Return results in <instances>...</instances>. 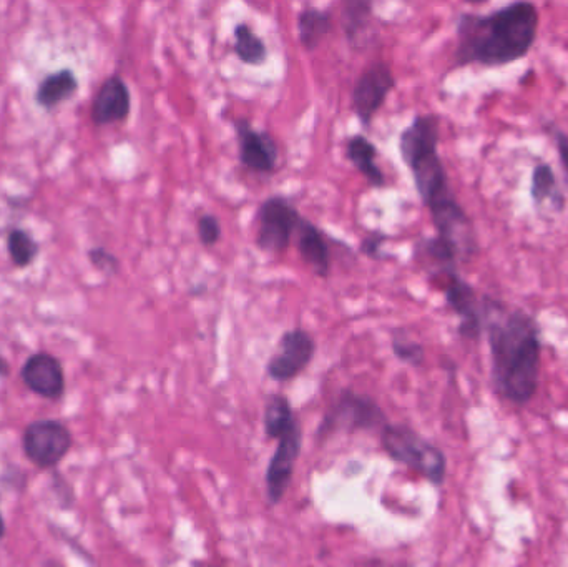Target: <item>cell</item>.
<instances>
[{
	"instance_id": "11",
	"label": "cell",
	"mask_w": 568,
	"mask_h": 567,
	"mask_svg": "<svg viewBox=\"0 0 568 567\" xmlns=\"http://www.w3.org/2000/svg\"><path fill=\"white\" fill-rule=\"evenodd\" d=\"M233 129L241 167L248 172L273 175L280 162V147L275 137L265 130L255 129L248 119L233 120Z\"/></svg>"
},
{
	"instance_id": "24",
	"label": "cell",
	"mask_w": 568,
	"mask_h": 567,
	"mask_svg": "<svg viewBox=\"0 0 568 567\" xmlns=\"http://www.w3.org/2000/svg\"><path fill=\"white\" fill-rule=\"evenodd\" d=\"M392 353L397 360L411 366H421L426 360V350L421 343L409 340L406 335H394L391 343Z\"/></svg>"
},
{
	"instance_id": "16",
	"label": "cell",
	"mask_w": 568,
	"mask_h": 567,
	"mask_svg": "<svg viewBox=\"0 0 568 567\" xmlns=\"http://www.w3.org/2000/svg\"><path fill=\"white\" fill-rule=\"evenodd\" d=\"M374 2L346 0L341 10V27L348 44L354 50H363L373 42Z\"/></svg>"
},
{
	"instance_id": "18",
	"label": "cell",
	"mask_w": 568,
	"mask_h": 567,
	"mask_svg": "<svg viewBox=\"0 0 568 567\" xmlns=\"http://www.w3.org/2000/svg\"><path fill=\"white\" fill-rule=\"evenodd\" d=\"M346 157L353 167L368 180L369 185L374 188L386 187V175L376 163L378 148L366 135H353L346 143Z\"/></svg>"
},
{
	"instance_id": "21",
	"label": "cell",
	"mask_w": 568,
	"mask_h": 567,
	"mask_svg": "<svg viewBox=\"0 0 568 567\" xmlns=\"http://www.w3.org/2000/svg\"><path fill=\"white\" fill-rule=\"evenodd\" d=\"M233 52L236 59L241 64L250 65V67H260L266 64V60L270 57V50L265 40L251 29L248 22H238L233 30Z\"/></svg>"
},
{
	"instance_id": "32",
	"label": "cell",
	"mask_w": 568,
	"mask_h": 567,
	"mask_svg": "<svg viewBox=\"0 0 568 567\" xmlns=\"http://www.w3.org/2000/svg\"><path fill=\"white\" fill-rule=\"evenodd\" d=\"M206 567H215V566H206Z\"/></svg>"
},
{
	"instance_id": "27",
	"label": "cell",
	"mask_w": 568,
	"mask_h": 567,
	"mask_svg": "<svg viewBox=\"0 0 568 567\" xmlns=\"http://www.w3.org/2000/svg\"><path fill=\"white\" fill-rule=\"evenodd\" d=\"M389 240L386 233L373 232L366 235V237L361 240V245H359V253L368 257L369 260H374V262H384V260H389V255L384 253L382 247L384 243Z\"/></svg>"
},
{
	"instance_id": "22",
	"label": "cell",
	"mask_w": 568,
	"mask_h": 567,
	"mask_svg": "<svg viewBox=\"0 0 568 567\" xmlns=\"http://www.w3.org/2000/svg\"><path fill=\"white\" fill-rule=\"evenodd\" d=\"M296 418L289 400L283 395H271L265 408V433L268 438L280 439L281 434L293 425Z\"/></svg>"
},
{
	"instance_id": "31",
	"label": "cell",
	"mask_w": 568,
	"mask_h": 567,
	"mask_svg": "<svg viewBox=\"0 0 568 567\" xmlns=\"http://www.w3.org/2000/svg\"><path fill=\"white\" fill-rule=\"evenodd\" d=\"M44 567H65L64 564H60L59 561H54V559H52V561H47V563L44 564Z\"/></svg>"
},
{
	"instance_id": "26",
	"label": "cell",
	"mask_w": 568,
	"mask_h": 567,
	"mask_svg": "<svg viewBox=\"0 0 568 567\" xmlns=\"http://www.w3.org/2000/svg\"><path fill=\"white\" fill-rule=\"evenodd\" d=\"M87 258L92 263V267L107 278L117 277L118 272H120V260H118L117 255L108 252L107 248H90Z\"/></svg>"
},
{
	"instance_id": "19",
	"label": "cell",
	"mask_w": 568,
	"mask_h": 567,
	"mask_svg": "<svg viewBox=\"0 0 568 567\" xmlns=\"http://www.w3.org/2000/svg\"><path fill=\"white\" fill-rule=\"evenodd\" d=\"M79 87V79L74 70H57L40 82L35 92V102L49 112L62 102L72 99L79 92Z\"/></svg>"
},
{
	"instance_id": "5",
	"label": "cell",
	"mask_w": 568,
	"mask_h": 567,
	"mask_svg": "<svg viewBox=\"0 0 568 567\" xmlns=\"http://www.w3.org/2000/svg\"><path fill=\"white\" fill-rule=\"evenodd\" d=\"M301 220L303 217L293 200L284 195H271L256 210V247L263 253L283 255L293 242Z\"/></svg>"
},
{
	"instance_id": "29",
	"label": "cell",
	"mask_w": 568,
	"mask_h": 567,
	"mask_svg": "<svg viewBox=\"0 0 568 567\" xmlns=\"http://www.w3.org/2000/svg\"><path fill=\"white\" fill-rule=\"evenodd\" d=\"M9 373V363H7V360H5L4 356L0 355V376H2V378H7V376H9Z\"/></svg>"
},
{
	"instance_id": "15",
	"label": "cell",
	"mask_w": 568,
	"mask_h": 567,
	"mask_svg": "<svg viewBox=\"0 0 568 567\" xmlns=\"http://www.w3.org/2000/svg\"><path fill=\"white\" fill-rule=\"evenodd\" d=\"M299 257L304 265L316 275V277L328 280L331 275V252H329L328 240L324 237L323 230L304 218L299 222L298 230L294 235Z\"/></svg>"
},
{
	"instance_id": "13",
	"label": "cell",
	"mask_w": 568,
	"mask_h": 567,
	"mask_svg": "<svg viewBox=\"0 0 568 567\" xmlns=\"http://www.w3.org/2000/svg\"><path fill=\"white\" fill-rule=\"evenodd\" d=\"M20 380L32 393L57 401L65 395V371L59 358L47 351L30 355L20 368Z\"/></svg>"
},
{
	"instance_id": "2",
	"label": "cell",
	"mask_w": 568,
	"mask_h": 567,
	"mask_svg": "<svg viewBox=\"0 0 568 567\" xmlns=\"http://www.w3.org/2000/svg\"><path fill=\"white\" fill-rule=\"evenodd\" d=\"M490 350V381L510 405L525 406L539 390L542 328L522 306L485 295V325Z\"/></svg>"
},
{
	"instance_id": "9",
	"label": "cell",
	"mask_w": 568,
	"mask_h": 567,
	"mask_svg": "<svg viewBox=\"0 0 568 567\" xmlns=\"http://www.w3.org/2000/svg\"><path fill=\"white\" fill-rule=\"evenodd\" d=\"M396 89V75L386 62H374L359 75L351 92V109L364 129L373 125L374 117Z\"/></svg>"
},
{
	"instance_id": "30",
	"label": "cell",
	"mask_w": 568,
	"mask_h": 567,
	"mask_svg": "<svg viewBox=\"0 0 568 567\" xmlns=\"http://www.w3.org/2000/svg\"><path fill=\"white\" fill-rule=\"evenodd\" d=\"M5 531H7V529H5L4 516L0 513V539H4Z\"/></svg>"
},
{
	"instance_id": "20",
	"label": "cell",
	"mask_w": 568,
	"mask_h": 567,
	"mask_svg": "<svg viewBox=\"0 0 568 567\" xmlns=\"http://www.w3.org/2000/svg\"><path fill=\"white\" fill-rule=\"evenodd\" d=\"M530 197L535 207L550 203V207L557 212H564L567 200L559 187V180L555 177L554 168L549 163H537L530 177Z\"/></svg>"
},
{
	"instance_id": "1",
	"label": "cell",
	"mask_w": 568,
	"mask_h": 567,
	"mask_svg": "<svg viewBox=\"0 0 568 567\" xmlns=\"http://www.w3.org/2000/svg\"><path fill=\"white\" fill-rule=\"evenodd\" d=\"M441 117L419 114L399 135V155L422 205L429 210L437 237L454 243L462 257L469 260L477 253L474 223L452 190L449 173L439 155Z\"/></svg>"
},
{
	"instance_id": "14",
	"label": "cell",
	"mask_w": 568,
	"mask_h": 567,
	"mask_svg": "<svg viewBox=\"0 0 568 567\" xmlns=\"http://www.w3.org/2000/svg\"><path fill=\"white\" fill-rule=\"evenodd\" d=\"M132 112V94L120 75H110L97 90L90 117L97 127L122 124Z\"/></svg>"
},
{
	"instance_id": "4",
	"label": "cell",
	"mask_w": 568,
	"mask_h": 567,
	"mask_svg": "<svg viewBox=\"0 0 568 567\" xmlns=\"http://www.w3.org/2000/svg\"><path fill=\"white\" fill-rule=\"evenodd\" d=\"M382 449L397 463L406 464L434 486L446 481L447 458L441 448L429 443L406 425H386L381 429Z\"/></svg>"
},
{
	"instance_id": "12",
	"label": "cell",
	"mask_w": 568,
	"mask_h": 567,
	"mask_svg": "<svg viewBox=\"0 0 568 567\" xmlns=\"http://www.w3.org/2000/svg\"><path fill=\"white\" fill-rule=\"evenodd\" d=\"M301 446H303V433H301L298 421H294L293 425L289 426L278 439V448L266 469V494L273 506L280 504L284 494L288 491L289 483L293 478L294 466L301 453Z\"/></svg>"
},
{
	"instance_id": "25",
	"label": "cell",
	"mask_w": 568,
	"mask_h": 567,
	"mask_svg": "<svg viewBox=\"0 0 568 567\" xmlns=\"http://www.w3.org/2000/svg\"><path fill=\"white\" fill-rule=\"evenodd\" d=\"M196 235H198V240L203 247H215L216 243L220 242L221 235H223L220 220L211 213H203L196 222Z\"/></svg>"
},
{
	"instance_id": "10",
	"label": "cell",
	"mask_w": 568,
	"mask_h": 567,
	"mask_svg": "<svg viewBox=\"0 0 568 567\" xmlns=\"http://www.w3.org/2000/svg\"><path fill=\"white\" fill-rule=\"evenodd\" d=\"M316 355V341L309 331L291 328L284 331L276 355L266 363V375L275 381H291L301 375Z\"/></svg>"
},
{
	"instance_id": "28",
	"label": "cell",
	"mask_w": 568,
	"mask_h": 567,
	"mask_svg": "<svg viewBox=\"0 0 568 567\" xmlns=\"http://www.w3.org/2000/svg\"><path fill=\"white\" fill-rule=\"evenodd\" d=\"M544 129L555 142V148L559 152L560 165L564 168L565 177L568 180V134L560 129L555 122H545Z\"/></svg>"
},
{
	"instance_id": "3",
	"label": "cell",
	"mask_w": 568,
	"mask_h": 567,
	"mask_svg": "<svg viewBox=\"0 0 568 567\" xmlns=\"http://www.w3.org/2000/svg\"><path fill=\"white\" fill-rule=\"evenodd\" d=\"M539 25L537 5L525 0H515L487 14L462 12L456 22L454 67L495 69L519 62L534 49Z\"/></svg>"
},
{
	"instance_id": "6",
	"label": "cell",
	"mask_w": 568,
	"mask_h": 567,
	"mask_svg": "<svg viewBox=\"0 0 568 567\" xmlns=\"http://www.w3.org/2000/svg\"><path fill=\"white\" fill-rule=\"evenodd\" d=\"M386 416L381 406L368 395H361L356 391L344 390L338 400L324 415L323 423L319 426V438H326L329 434L346 431L354 433L361 429H376L386 426Z\"/></svg>"
},
{
	"instance_id": "23",
	"label": "cell",
	"mask_w": 568,
	"mask_h": 567,
	"mask_svg": "<svg viewBox=\"0 0 568 567\" xmlns=\"http://www.w3.org/2000/svg\"><path fill=\"white\" fill-rule=\"evenodd\" d=\"M40 245L27 230L14 228L7 235V253L17 268H27L39 257Z\"/></svg>"
},
{
	"instance_id": "8",
	"label": "cell",
	"mask_w": 568,
	"mask_h": 567,
	"mask_svg": "<svg viewBox=\"0 0 568 567\" xmlns=\"http://www.w3.org/2000/svg\"><path fill=\"white\" fill-rule=\"evenodd\" d=\"M436 282L444 290L446 305L459 318L457 333L462 340H480V336L484 335L487 293H479L459 272L446 273L436 278Z\"/></svg>"
},
{
	"instance_id": "17",
	"label": "cell",
	"mask_w": 568,
	"mask_h": 567,
	"mask_svg": "<svg viewBox=\"0 0 568 567\" xmlns=\"http://www.w3.org/2000/svg\"><path fill=\"white\" fill-rule=\"evenodd\" d=\"M333 27V15L328 9L306 5L299 10L296 32H298L299 44L306 52L319 49L324 39L333 32Z\"/></svg>"
},
{
	"instance_id": "7",
	"label": "cell",
	"mask_w": 568,
	"mask_h": 567,
	"mask_svg": "<svg viewBox=\"0 0 568 567\" xmlns=\"http://www.w3.org/2000/svg\"><path fill=\"white\" fill-rule=\"evenodd\" d=\"M74 444L69 426L62 421L45 418L25 426L22 433V451L39 469H54L64 461Z\"/></svg>"
}]
</instances>
